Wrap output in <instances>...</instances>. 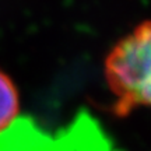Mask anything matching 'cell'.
Segmentation results:
<instances>
[{"mask_svg":"<svg viewBox=\"0 0 151 151\" xmlns=\"http://www.w3.org/2000/svg\"><path fill=\"white\" fill-rule=\"evenodd\" d=\"M91 122L88 116H81L69 130L52 137L43 133L31 119L17 118L0 132V151H81Z\"/></svg>","mask_w":151,"mask_h":151,"instance_id":"obj_2","label":"cell"},{"mask_svg":"<svg viewBox=\"0 0 151 151\" xmlns=\"http://www.w3.org/2000/svg\"><path fill=\"white\" fill-rule=\"evenodd\" d=\"M98 136V134H97ZM95 139H97V137H95ZM95 139H94V140H95ZM92 143H94V141H92ZM91 146H92V144H91ZM90 148H91V147H90Z\"/></svg>","mask_w":151,"mask_h":151,"instance_id":"obj_4","label":"cell"},{"mask_svg":"<svg viewBox=\"0 0 151 151\" xmlns=\"http://www.w3.org/2000/svg\"><path fill=\"white\" fill-rule=\"evenodd\" d=\"M18 92L9 76L0 71V132L7 129L18 115Z\"/></svg>","mask_w":151,"mask_h":151,"instance_id":"obj_3","label":"cell"},{"mask_svg":"<svg viewBox=\"0 0 151 151\" xmlns=\"http://www.w3.org/2000/svg\"><path fill=\"white\" fill-rule=\"evenodd\" d=\"M105 80L115 97L116 116L151 108V21L141 22L112 48L105 60Z\"/></svg>","mask_w":151,"mask_h":151,"instance_id":"obj_1","label":"cell"}]
</instances>
